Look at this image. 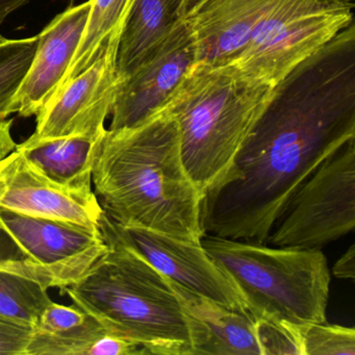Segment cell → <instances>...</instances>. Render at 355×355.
Segmentation results:
<instances>
[{
    "label": "cell",
    "mask_w": 355,
    "mask_h": 355,
    "mask_svg": "<svg viewBox=\"0 0 355 355\" xmlns=\"http://www.w3.org/2000/svg\"><path fill=\"white\" fill-rule=\"evenodd\" d=\"M355 139V26L274 88L224 182L203 197V236L267 244L298 187Z\"/></svg>",
    "instance_id": "obj_1"
},
{
    "label": "cell",
    "mask_w": 355,
    "mask_h": 355,
    "mask_svg": "<svg viewBox=\"0 0 355 355\" xmlns=\"http://www.w3.org/2000/svg\"><path fill=\"white\" fill-rule=\"evenodd\" d=\"M92 184L114 223L201 242L203 197L184 166L178 123L165 111L132 128L105 130Z\"/></svg>",
    "instance_id": "obj_2"
},
{
    "label": "cell",
    "mask_w": 355,
    "mask_h": 355,
    "mask_svg": "<svg viewBox=\"0 0 355 355\" xmlns=\"http://www.w3.org/2000/svg\"><path fill=\"white\" fill-rule=\"evenodd\" d=\"M103 236L107 253L64 290L73 304L145 354L200 355L207 328L187 311L169 279L130 247Z\"/></svg>",
    "instance_id": "obj_3"
},
{
    "label": "cell",
    "mask_w": 355,
    "mask_h": 355,
    "mask_svg": "<svg viewBox=\"0 0 355 355\" xmlns=\"http://www.w3.org/2000/svg\"><path fill=\"white\" fill-rule=\"evenodd\" d=\"M273 91L196 62L164 107L178 123L184 166L202 197L224 182Z\"/></svg>",
    "instance_id": "obj_4"
},
{
    "label": "cell",
    "mask_w": 355,
    "mask_h": 355,
    "mask_svg": "<svg viewBox=\"0 0 355 355\" xmlns=\"http://www.w3.org/2000/svg\"><path fill=\"white\" fill-rule=\"evenodd\" d=\"M201 245L253 317L295 328L327 322L331 272L321 249L270 247L207 234Z\"/></svg>",
    "instance_id": "obj_5"
},
{
    "label": "cell",
    "mask_w": 355,
    "mask_h": 355,
    "mask_svg": "<svg viewBox=\"0 0 355 355\" xmlns=\"http://www.w3.org/2000/svg\"><path fill=\"white\" fill-rule=\"evenodd\" d=\"M352 3L276 0L242 51L224 66L254 86L275 88L353 21Z\"/></svg>",
    "instance_id": "obj_6"
},
{
    "label": "cell",
    "mask_w": 355,
    "mask_h": 355,
    "mask_svg": "<svg viewBox=\"0 0 355 355\" xmlns=\"http://www.w3.org/2000/svg\"><path fill=\"white\" fill-rule=\"evenodd\" d=\"M355 227V139L298 187L272 228V246L320 248Z\"/></svg>",
    "instance_id": "obj_7"
},
{
    "label": "cell",
    "mask_w": 355,
    "mask_h": 355,
    "mask_svg": "<svg viewBox=\"0 0 355 355\" xmlns=\"http://www.w3.org/2000/svg\"><path fill=\"white\" fill-rule=\"evenodd\" d=\"M128 15L114 28L98 57L45 103L36 115L33 139L88 137L105 134V123L124 80L118 72L120 39Z\"/></svg>",
    "instance_id": "obj_8"
},
{
    "label": "cell",
    "mask_w": 355,
    "mask_h": 355,
    "mask_svg": "<svg viewBox=\"0 0 355 355\" xmlns=\"http://www.w3.org/2000/svg\"><path fill=\"white\" fill-rule=\"evenodd\" d=\"M0 230L24 259L62 291L82 279L109 249L101 228L32 217L0 209Z\"/></svg>",
    "instance_id": "obj_9"
},
{
    "label": "cell",
    "mask_w": 355,
    "mask_h": 355,
    "mask_svg": "<svg viewBox=\"0 0 355 355\" xmlns=\"http://www.w3.org/2000/svg\"><path fill=\"white\" fill-rule=\"evenodd\" d=\"M101 230L136 251L164 276L228 309L246 311L236 286L200 243L174 238L139 226L114 223L103 213Z\"/></svg>",
    "instance_id": "obj_10"
},
{
    "label": "cell",
    "mask_w": 355,
    "mask_h": 355,
    "mask_svg": "<svg viewBox=\"0 0 355 355\" xmlns=\"http://www.w3.org/2000/svg\"><path fill=\"white\" fill-rule=\"evenodd\" d=\"M197 62L186 20L124 80L109 130L139 125L163 111Z\"/></svg>",
    "instance_id": "obj_11"
},
{
    "label": "cell",
    "mask_w": 355,
    "mask_h": 355,
    "mask_svg": "<svg viewBox=\"0 0 355 355\" xmlns=\"http://www.w3.org/2000/svg\"><path fill=\"white\" fill-rule=\"evenodd\" d=\"M0 209L92 228H101L103 216L92 187L62 186L16 149L0 159Z\"/></svg>",
    "instance_id": "obj_12"
},
{
    "label": "cell",
    "mask_w": 355,
    "mask_h": 355,
    "mask_svg": "<svg viewBox=\"0 0 355 355\" xmlns=\"http://www.w3.org/2000/svg\"><path fill=\"white\" fill-rule=\"evenodd\" d=\"M91 0L68 8L38 34L36 53L9 111L22 118L36 116L55 92L73 58L90 12Z\"/></svg>",
    "instance_id": "obj_13"
},
{
    "label": "cell",
    "mask_w": 355,
    "mask_h": 355,
    "mask_svg": "<svg viewBox=\"0 0 355 355\" xmlns=\"http://www.w3.org/2000/svg\"><path fill=\"white\" fill-rule=\"evenodd\" d=\"M276 0H201L186 21L197 62L224 67L246 46Z\"/></svg>",
    "instance_id": "obj_14"
},
{
    "label": "cell",
    "mask_w": 355,
    "mask_h": 355,
    "mask_svg": "<svg viewBox=\"0 0 355 355\" xmlns=\"http://www.w3.org/2000/svg\"><path fill=\"white\" fill-rule=\"evenodd\" d=\"M187 14L186 0H134L118 49L119 76L130 78Z\"/></svg>",
    "instance_id": "obj_15"
},
{
    "label": "cell",
    "mask_w": 355,
    "mask_h": 355,
    "mask_svg": "<svg viewBox=\"0 0 355 355\" xmlns=\"http://www.w3.org/2000/svg\"><path fill=\"white\" fill-rule=\"evenodd\" d=\"M182 304L207 328L200 355H261L257 320L247 311L228 309L170 280Z\"/></svg>",
    "instance_id": "obj_16"
},
{
    "label": "cell",
    "mask_w": 355,
    "mask_h": 355,
    "mask_svg": "<svg viewBox=\"0 0 355 355\" xmlns=\"http://www.w3.org/2000/svg\"><path fill=\"white\" fill-rule=\"evenodd\" d=\"M103 137L43 140L30 137L15 149L53 182L70 188H91L95 157Z\"/></svg>",
    "instance_id": "obj_17"
},
{
    "label": "cell",
    "mask_w": 355,
    "mask_h": 355,
    "mask_svg": "<svg viewBox=\"0 0 355 355\" xmlns=\"http://www.w3.org/2000/svg\"><path fill=\"white\" fill-rule=\"evenodd\" d=\"M105 332L80 307L53 301L33 327L26 355H88L93 343Z\"/></svg>",
    "instance_id": "obj_18"
},
{
    "label": "cell",
    "mask_w": 355,
    "mask_h": 355,
    "mask_svg": "<svg viewBox=\"0 0 355 355\" xmlns=\"http://www.w3.org/2000/svg\"><path fill=\"white\" fill-rule=\"evenodd\" d=\"M51 280L24 259H0V319L33 328L53 302Z\"/></svg>",
    "instance_id": "obj_19"
},
{
    "label": "cell",
    "mask_w": 355,
    "mask_h": 355,
    "mask_svg": "<svg viewBox=\"0 0 355 355\" xmlns=\"http://www.w3.org/2000/svg\"><path fill=\"white\" fill-rule=\"evenodd\" d=\"M132 3L134 0H91L90 12L82 38L63 78L51 96L96 60L114 28L130 14Z\"/></svg>",
    "instance_id": "obj_20"
},
{
    "label": "cell",
    "mask_w": 355,
    "mask_h": 355,
    "mask_svg": "<svg viewBox=\"0 0 355 355\" xmlns=\"http://www.w3.org/2000/svg\"><path fill=\"white\" fill-rule=\"evenodd\" d=\"M38 35L24 39L0 37V122L11 116L9 107L36 53Z\"/></svg>",
    "instance_id": "obj_21"
},
{
    "label": "cell",
    "mask_w": 355,
    "mask_h": 355,
    "mask_svg": "<svg viewBox=\"0 0 355 355\" xmlns=\"http://www.w3.org/2000/svg\"><path fill=\"white\" fill-rule=\"evenodd\" d=\"M303 355H355V329L325 323L301 328Z\"/></svg>",
    "instance_id": "obj_22"
},
{
    "label": "cell",
    "mask_w": 355,
    "mask_h": 355,
    "mask_svg": "<svg viewBox=\"0 0 355 355\" xmlns=\"http://www.w3.org/2000/svg\"><path fill=\"white\" fill-rule=\"evenodd\" d=\"M255 320L261 355H303L301 328L273 320Z\"/></svg>",
    "instance_id": "obj_23"
},
{
    "label": "cell",
    "mask_w": 355,
    "mask_h": 355,
    "mask_svg": "<svg viewBox=\"0 0 355 355\" xmlns=\"http://www.w3.org/2000/svg\"><path fill=\"white\" fill-rule=\"evenodd\" d=\"M33 328L0 319V355H26Z\"/></svg>",
    "instance_id": "obj_24"
},
{
    "label": "cell",
    "mask_w": 355,
    "mask_h": 355,
    "mask_svg": "<svg viewBox=\"0 0 355 355\" xmlns=\"http://www.w3.org/2000/svg\"><path fill=\"white\" fill-rule=\"evenodd\" d=\"M145 354L136 343L105 331L90 347L88 355H139Z\"/></svg>",
    "instance_id": "obj_25"
},
{
    "label": "cell",
    "mask_w": 355,
    "mask_h": 355,
    "mask_svg": "<svg viewBox=\"0 0 355 355\" xmlns=\"http://www.w3.org/2000/svg\"><path fill=\"white\" fill-rule=\"evenodd\" d=\"M331 274L340 279L354 280L355 278V246L351 245L346 252L336 261Z\"/></svg>",
    "instance_id": "obj_26"
},
{
    "label": "cell",
    "mask_w": 355,
    "mask_h": 355,
    "mask_svg": "<svg viewBox=\"0 0 355 355\" xmlns=\"http://www.w3.org/2000/svg\"><path fill=\"white\" fill-rule=\"evenodd\" d=\"M13 119L0 122V159L7 157L16 148V142L11 134Z\"/></svg>",
    "instance_id": "obj_27"
},
{
    "label": "cell",
    "mask_w": 355,
    "mask_h": 355,
    "mask_svg": "<svg viewBox=\"0 0 355 355\" xmlns=\"http://www.w3.org/2000/svg\"><path fill=\"white\" fill-rule=\"evenodd\" d=\"M31 0H0V30L7 18L17 10L28 5ZM1 37V35H0Z\"/></svg>",
    "instance_id": "obj_28"
},
{
    "label": "cell",
    "mask_w": 355,
    "mask_h": 355,
    "mask_svg": "<svg viewBox=\"0 0 355 355\" xmlns=\"http://www.w3.org/2000/svg\"><path fill=\"white\" fill-rule=\"evenodd\" d=\"M200 1L201 0H186L187 10H188V13L191 11V10L193 9V8L196 7V6L198 5ZM187 15H188V14H187Z\"/></svg>",
    "instance_id": "obj_29"
},
{
    "label": "cell",
    "mask_w": 355,
    "mask_h": 355,
    "mask_svg": "<svg viewBox=\"0 0 355 355\" xmlns=\"http://www.w3.org/2000/svg\"><path fill=\"white\" fill-rule=\"evenodd\" d=\"M329 1H334V3H352L354 0H329Z\"/></svg>",
    "instance_id": "obj_30"
}]
</instances>
